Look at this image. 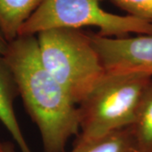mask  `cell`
<instances>
[{"mask_svg": "<svg viewBox=\"0 0 152 152\" xmlns=\"http://www.w3.org/2000/svg\"><path fill=\"white\" fill-rule=\"evenodd\" d=\"M3 57L40 132L44 152H65L80 132L79 107L42 64L37 36H19L9 42Z\"/></svg>", "mask_w": 152, "mask_h": 152, "instance_id": "6da1fadb", "label": "cell"}, {"mask_svg": "<svg viewBox=\"0 0 152 152\" xmlns=\"http://www.w3.org/2000/svg\"><path fill=\"white\" fill-rule=\"evenodd\" d=\"M95 48L109 74L141 72L152 75V35L122 38L91 33Z\"/></svg>", "mask_w": 152, "mask_h": 152, "instance_id": "5b68a950", "label": "cell"}, {"mask_svg": "<svg viewBox=\"0 0 152 152\" xmlns=\"http://www.w3.org/2000/svg\"><path fill=\"white\" fill-rule=\"evenodd\" d=\"M103 1L43 0L22 26L19 36H37L45 31L61 28L81 30L86 26L98 28V35L105 37L152 35L151 22L107 12L101 5Z\"/></svg>", "mask_w": 152, "mask_h": 152, "instance_id": "277c9868", "label": "cell"}, {"mask_svg": "<svg viewBox=\"0 0 152 152\" xmlns=\"http://www.w3.org/2000/svg\"><path fill=\"white\" fill-rule=\"evenodd\" d=\"M19 91L13 73L3 56H0V122L10 132L21 152H32L28 145L14 109Z\"/></svg>", "mask_w": 152, "mask_h": 152, "instance_id": "8992f818", "label": "cell"}, {"mask_svg": "<svg viewBox=\"0 0 152 152\" xmlns=\"http://www.w3.org/2000/svg\"><path fill=\"white\" fill-rule=\"evenodd\" d=\"M152 75L141 72L107 73L79 107L77 141L94 140L133 124Z\"/></svg>", "mask_w": 152, "mask_h": 152, "instance_id": "3957f363", "label": "cell"}, {"mask_svg": "<svg viewBox=\"0 0 152 152\" xmlns=\"http://www.w3.org/2000/svg\"><path fill=\"white\" fill-rule=\"evenodd\" d=\"M8 44L9 42L6 41L4 37L2 36V34L0 33V56H4L5 53L7 48H8Z\"/></svg>", "mask_w": 152, "mask_h": 152, "instance_id": "7c38bea8", "label": "cell"}, {"mask_svg": "<svg viewBox=\"0 0 152 152\" xmlns=\"http://www.w3.org/2000/svg\"><path fill=\"white\" fill-rule=\"evenodd\" d=\"M37 38L42 64L79 106L107 75L91 33L61 28Z\"/></svg>", "mask_w": 152, "mask_h": 152, "instance_id": "7a4b0ae2", "label": "cell"}, {"mask_svg": "<svg viewBox=\"0 0 152 152\" xmlns=\"http://www.w3.org/2000/svg\"><path fill=\"white\" fill-rule=\"evenodd\" d=\"M43 0H0V33L8 42L19 31Z\"/></svg>", "mask_w": 152, "mask_h": 152, "instance_id": "52a82bcc", "label": "cell"}, {"mask_svg": "<svg viewBox=\"0 0 152 152\" xmlns=\"http://www.w3.org/2000/svg\"><path fill=\"white\" fill-rule=\"evenodd\" d=\"M129 127L138 152H152V80L135 120Z\"/></svg>", "mask_w": 152, "mask_h": 152, "instance_id": "9c48e42d", "label": "cell"}, {"mask_svg": "<svg viewBox=\"0 0 152 152\" xmlns=\"http://www.w3.org/2000/svg\"><path fill=\"white\" fill-rule=\"evenodd\" d=\"M69 152H138L130 127L94 140L77 141Z\"/></svg>", "mask_w": 152, "mask_h": 152, "instance_id": "ba28073f", "label": "cell"}, {"mask_svg": "<svg viewBox=\"0 0 152 152\" xmlns=\"http://www.w3.org/2000/svg\"><path fill=\"white\" fill-rule=\"evenodd\" d=\"M128 13L152 23V0H110Z\"/></svg>", "mask_w": 152, "mask_h": 152, "instance_id": "30bf717a", "label": "cell"}, {"mask_svg": "<svg viewBox=\"0 0 152 152\" xmlns=\"http://www.w3.org/2000/svg\"><path fill=\"white\" fill-rule=\"evenodd\" d=\"M0 152H15L14 145L9 142L2 141L0 140Z\"/></svg>", "mask_w": 152, "mask_h": 152, "instance_id": "8fae6325", "label": "cell"}]
</instances>
